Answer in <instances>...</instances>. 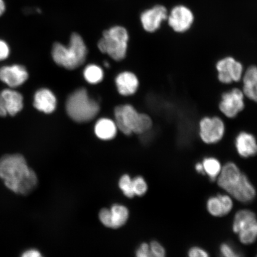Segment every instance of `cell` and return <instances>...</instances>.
Listing matches in <instances>:
<instances>
[{
    "instance_id": "obj_22",
    "label": "cell",
    "mask_w": 257,
    "mask_h": 257,
    "mask_svg": "<svg viewBox=\"0 0 257 257\" xmlns=\"http://www.w3.org/2000/svg\"><path fill=\"white\" fill-rule=\"evenodd\" d=\"M136 257H167L166 250L157 240L141 243L136 251Z\"/></svg>"
},
{
    "instance_id": "obj_25",
    "label": "cell",
    "mask_w": 257,
    "mask_h": 257,
    "mask_svg": "<svg viewBox=\"0 0 257 257\" xmlns=\"http://www.w3.org/2000/svg\"><path fill=\"white\" fill-rule=\"evenodd\" d=\"M83 76L86 81L91 84H97L104 78L103 70L95 64H89L83 71Z\"/></svg>"
},
{
    "instance_id": "obj_29",
    "label": "cell",
    "mask_w": 257,
    "mask_h": 257,
    "mask_svg": "<svg viewBox=\"0 0 257 257\" xmlns=\"http://www.w3.org/2000/svg\"><path fill=\"white\" fill-rule=\"evenodd\" d=\"M188 257H211L209 253L202 247L194 246L191 247L188 252Z\"/></svg>"
},
{
    "instance_id": "obj_31",
    "label": "cell",
    "mask_w": 257,
    "mask_h": 257,
    "mask_svg": "<svg viewBox=\"0 0 257 257\" xmlns=\"http://www.w3.org/2000/svg\"><path fill=\"white\" fill-rule=\"evenodd\" d=\"M20 257H45L39 250L36 248H30L24 250Z\"/></svg>"
},
{
    "instance_id": "obj_19",
    "label": "cell",
    "mask_w": 257,
    "mask_h": 257,
    "mask_svg": "<svg viewBox=\"0 0 257 257\" xmlns=\"http://www.w3.org/2000/svg\"><path fill=\"white\" fill-rule=\"evenodd\" d=\"M230 196L241 203H250L256 197V189L248 177L244 174L240 184Z\"/></svg>"
},
{
    "instance_id": "obj_28",
    "label": "cell",
    "mask_w": 257,
    "mask_h": 257,
    "mask_svg": "<svg viewBox=\"0 0 257 257\" xmlns=\"http://www.w3.org/2000/svg\"><path fill=\"white\" fill-rule=\"evenodd\" d=\"M219 257H244L232 243L224 242L219 247Z\"/></svg>"
},
{
    "instance_id": "obj_4",
    "label": "cell",
    "mask_w": 257,
    "mask_h": 257,
    "mask_svg": "<svg viewBox=\"0 0 257 257\" xmlns=\"http://www.w3.org/2000/svg\"><path fill=\"white\" fill-rule=\"evenodd\" d=\"M66 109L67 114L73 120L86 123L94 119L100 108L97 102L89 98L85 89L79 88L67 98Z\"/></svg>"
},
{
    "instance_id": "obj_15",
    "label": "cell",
    "mask_w": 257,
    "mask_h": 257,
    "mask_svg": "<svg viewBox=\"0 0 257 257\" xmlns=\"http://www.w3.org/2000/svg\"><path fill=\"white\" fill-rule=\"evenodd\" d=\"M28 78V73L25 67L21 65L7 66L0 69V80L10 87L21 86Z\"/></svg>"
},
{
    "instance_id": "obj_1",
    "label": "cell",
    "mask_w": 257,
    "mask_h": 257,
    "mask_svg": "<svg viewBox=\"0 0 257 257\" xmlns=\"http://www.w3.org/2000/svg\"><path fill=\"white\" fill-rule=\"evenodd\" d=\"M0 179L9 190L22 196L32 194L39 184L36 172L20 154L0 157Z\"/></svg>"
},
{
    "instance_id": "obj_9",
    "label": "cell",
    "mask_w": 257,
    "mask_h": 257,
    "mask_svg": "<svg viewBox=\"0 0 257 257\" xmlns=\"http://www.w3.org/2000/svg\"><path fill=\"white\" fill-rule=\"evenodd\" d=\"M216 69L218 81L226 85L242 80L245 70L242 63L231 56L218 60Z\"/></svg>"
},
{
    "instance_id": "obj_11",
    "label": "cell",
    "mask_w": 257,
    "mask_h": 257,
    "mask_svg": "<svg viewBox=\"0 0 257 257\" xmlns=\"http://www.w3.org/2000/svg\"><path fill=\"white\" fill-rule=\"evenodd\" d=\"M130 210L121 204H112L110 208L101 209L98 218L101 223L109 229H117L124 226L130 218Z\"/></svg>"
},
{
    "instance_id": "obj_3",
    "label": "cell",
    "mask_w": 257,
    "mask_h": 257,
    "mask_svg": "<svg viewBox=\"0 0 257 257\" xmlns=\"http://www.w3.org/2000/svg\"><path fill=\"white\" fill-rule=\"evenodd\" d=\"M115 123L117 128L126 136L134 134H143L153 126L149 115L140 113L130 104L117 106L114 110Z\"/></svg>"
},
{
    "instance_id": "obj_36",
    "label": "cell",
    "mask_w": 257,
    "mask_h": 257,
    "mask_svg": "<svg viewBox=\"0 0 257 257\" xmlns=\"http://www.w3.org/2000/svg\"><path fill=\"white\" fill-rule=\"evenodd\" d=\"M255 257H257V253H256V256Z\"/></svg>"
},
{
    "instance_id": "obj_21",
    "label": "cell",
    "mask_w": 257,
    "mask_h": 257,
    "mask_svg": "<svg viewBox=\"0 0 257 257\" xmlns=\"http://www.w3.org/2000/svg\"><path fill=\"white\" fill-rule=\"evenodd\" d=\"M115 82L118 92L124 96L134 94L139 86V80L137 77L130 72L120 73L115 78Z\"/></svg>"
},
{
    "instance_id": "obj_34",
    "label": "cell",
    "mask_w": 257,
    "mask_h": 257,
    "mask_svg": "<svg viewBox=\"0 0 257 257\" xmlns=\"http://www.w3.org/2000/svg\"><path fill=\"white\" fill-rule=\"evenodd\" d=\"M7 114H8L7 111H6L4 106L0 102V116L5 117Z\"/></svg>"
},
{
    "instance_id": "obj_33",
    "label": "cell",
    "mask_w": 257,
    "mask_h": 257,
    "mask_svg": "<svg viewBox=\"0 0 257 257\" xmlns=\"http://www.w3.org/2000/svg\"><path fill=\"white\" fill-rule=\"evenodd\" d=\"M6 11V4L4 0H0V16L5 14Z\"/></svg>"
},
{
    "instance_id": "obj_5",
    "label": "cell",
    "mask_w": 257,
    "mask_h": 257,
    "mask_svg": "<svg viewBox=\"0 0 257 257\" xmlns=\"http://www.w3.org/2000/svg\"><path fill=\"white\" fill-rule=\"evenodd\" d=\"M130 36L126 28L116 25L105 30L98 43L101 53L107 54L116 61L126 57Z\"/></svg>"
},
{
    "instance_id": "obj_17",
    "label": "cell",
    "mask_w": 257,
    "mask_h": 257,
    "mask_svg": "<svg viewBox=\"0 0 257 257\" xmlns=\"http://www.w3.org/2000/svg\"><path fill=\"white\" fill-rule=\"evenodd\" d=\"M0 102L4 106L8 114H17L24 107V98L20 93L11 89L3 90L0 92Z\"/></svg>"
},
{
    "instance_id": "obj_30",
    "label": "cell",
    "mask_w": 257,
    "mask_h": 257,
    "mask_svg": "<svg viewBox=\"0 0 257 257\" xmlns=\"http://www.w3.org/2000/svg\"><path fill=\"white\" fill-rule=\"evenodd\" d=\"M10 48L5 41L0 40V61L4 60L9 57Z\"/></svg>"
},
{
    "instance_id": "obj_23",
    "label": "cell",
    "mask_w": 257,
    "mask_h": 257,
    "mask_svg": "<svg viewBox=\"0 0 257 257\" xmlns=\"http://www.w3.org/2000/svg\"><path fill=\"white\" fill-rule=\"evenodd\" d=\"M96 136L99 139L109 141L116 136L117 127L115 121L107 118H102L96 122L94 128Z\"/></svg>"
},
{
    "instance_id": "obj_13",
    "label": "cell",
    "mask_w": 257,
    "mask_h": 257,
    "mask_svg": "<svg viewBox=\"0 0 257 257\" xmlns=\"http://www.w3.org/2000/svg\"><path fill=\"white\" fill-rule=\"evenodd\" d=\"M169 11L165 6L156 5L144 11L140 16L141 25L149 33H154L160 30L167 21Z\"/></svg>"
},
{
    "instance_id": "obj_32",
    "label": "cell",
    "mask_w": 257,
    "mask_h": 257,
    "mask_svg": "<svg viewBox=\"0 0 257 257\" xmlns=\"http://www.w3.org/2000/svg\"><path fill=\"white\" fill-rule=\"evenodd\" d=\"M195 169L196 172L198 173L199 174L204 175L203 166H202L201 162L196 163Z\"/></svg>"
},
{
    "instance_id": "obj_7",
    "label": "cell",
    "mask_w": 257,
    "mask_h": 257,
    "mask_svg": "<svg viewBox=\"0 0 257 257\" xmlns=\"http://www.w3.org/2000/svg\"><path fill=\"white\" fill-rule=\"evenodd\" d=\"M195 17L194 12L188 6L179 4L170 9L167 21L169 27L176 34L186 33L194 25Z\"/></svg>"
},
{
    "instance_id": "obj_27",
    "label": "cell",
    "mask_w": 257,
    "mask_h": 257,
    "mask_svg": "<svg viewBox=\"0 0 257 257\" xmlns=\"http://www.w3.org/2000/svg\"><path fill=\"white\" fill-rule=\"evenodd\" d=\"M133 181L135 197H143L146 195L149 189V186L144 177L137 176L133 178Z\"/></svg>"
},
{
    "instance_id": "obj_35",
    "label": "cell",
    "mask_w": 257,
    "mask_h": 257,
    "mask_svg": "<svg viewBox=\"0 0 257 257\" xmlns=\"http://www.w3.org/2000/svg\"><path fill=\"white\" fill-rule=\"evenodd\" d=\"M104 64H105V66L106 67H108L109 66V64H108L107 63H106V62H105V63H104Z\"/></svg>"
},
{
    "instance_id": "obj_26",
    "label": "cell",
    "mask_w": 257,
    "mask_h": 257,
    "mask_svg": "<svg viewBox=\"0 0 257 257\" xmlns=\"http://www.w3.org/2000/svg\"><path fill=\"white\" fill-rule=\"evenodd\" d=\"M118 186L125 197L127 198L135 197L133 178H131L130 175L124 174L122 175L118 180Z\"/></svg>"
},
{
    "instance_id": "obj_20",
    "label": "cell",
    "mask_w": 257,
    "mask_h": 257,
    "mask_svg": "<svg viewBox=\"0 0 257 257\" xmlns=\"http://www.w3.org/2000/svg\"><path fill=\"white\" fill-rule=\"evenodd\" d=\"M242 91L245 98L257 103V66H250L242 76Z\"/></svg>"
},
{
    "instance_id": "obj_24",
    "label": "cell",
    "mask_w": 257,
    "mask_h": 257,
    "mask_svg": "<svg viewBox=\"0 0 257 257\" xmlns=\"http://www.w3.org/2000/svg\"><path fill=\"white\" fill-rule=\"evenodd\" d=\"M203 166L204 175L207 176L211 181H216L218 176L222 169L219 160L214 157H207L201 162Z\"/></svg>"
},
{
    "instance_id": "obj_12",
    "label": "cell",
    "mask_w": 257,
    "mask_h": 257,
    "mask_svg": "<svg viewBox=\"0 0 257 257\" xmlns=\"http://www.w3.org/2000/svg\"><path fill=\"white\" fill-rule=\"evenodd\" d=\"M244 173L234 162H227L222 167L216 180L218 187L230 195L240 184Z\"/></svg>"
},
{
    "instance_id": "obj_18",
    "label": "cell",
    "mask_w": 257,
    "mask_h": 257,
    "mask_svg": "<svg viewBox=\"0 0 257 257\" xmlns=\"http://www.w3.org/2000/svg\"><path fill=\"white\" fill-rule=\"evenodd\" d=\"M34 105L38 110L44 113H51L56 110L57 107L56 96L49 89H39L35 93Z\"/></svg>"
},
{
    "instance_id": "obj_2",
    "label": "cell",
    "mask_w": 257,
    "mask_h": 257,
    "mask_svg": "<svg viewBox=\"0 0 257 257\" xmlns=\"http://www.w3.org/2000/svg\"><path fill=\"white\" fill-rule=\"evenodd\" d=\"M88 50L84 40L78 33H73L70 38L68 46L56 43L52 49L53 59L58 65L66 69L78 68L84 63Z\"/></svg>"
},
{
    "instance_id": "obj_16",
    "label": "cell",
    "mask_w": 257,
    "mask_h": 257,
    "mask_svg": "<svg viewBox=\"0 0 257 257\" xmlns=\"http://www.w3.org/2000/svg\"><path fill=\"white\" fill-rule=\"evenodd\" d=\"M234 147L237 154L243 159H248L257 155V140L248 132H240L234 140Z\"/></svg>"
},
{
    "instance_id": "obj_6",
    "label": "cell",
    "mask_w": 257,
    "mask_h": 257,
    "mask_svg": "<svg viewBox=\"0 0 257 257\" xmlns=\"http://www.w3.org/2000/svg\"><path fill=\"white\" fill-rule=\"evenodd\" d=\"M232 229L244 245H250L257 240V217L249 209H241L234 214Z\"/></svg>"
},
{
    "instance_id": "obj_14",
    "label": "cell",
    "mask_w": 257,
    "mask_h": 257,
    "mask_svg": "<svg viewBox=\"0 0 257 257\" xmlns=\"http://www.w3.org/2000/svg\"><path fill=\"white\" fill-rule=\"evenodd\" d=\"M233 207V198L226 192L211 196L206 202L208 213L214 217L227 216L232 211Z\"/></svg>"
},
{
    "instance_id": "obj_10",
    "label": "cell",
    "mask_w": 257,
    "mask_h": 257,
    "mask_svg": "<svg viewBox=\"0 0 257 257\" xmlns=\"http://www.w3.org/2000/svg\"><path fill=\"white\" fill-rule=\"evenodd\" d=\"M245 98L242 89L233 88L221 95L218 108L225 117L235 118L245 108Z\"/></svg>"
},
{
    "instance_id": "obj_8",
    "label": "cell",
    "mask_w": 257,
    "mask_h": 257,
    "mask_svg": "<svg viewBox=\"0 0 257 257\" xmlns=\"http://www.w3.org/2000/svg\"><path fill=\"white\" fill-rule=\"evenodd\" d=\"M199 136L205 144H217L224 137L226 126L222 118L218 116H205L198 124Z\"/></svg>"
}]
</instances>
